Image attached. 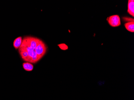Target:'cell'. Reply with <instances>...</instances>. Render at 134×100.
<instances>
[{
	"mask_svg": "<svg viewBox=\"0 0 134 100\" xmlns=\"http://www.w3.org/2000/svg\"><path fill=\"white\" fill-rule=\"evenodd\" d=\"M47 49L46 44L41 40L35 37L27 36L23 39L18 52L23 61L35 63L44 56Z\"/></svg>",
	"mask_w": 134,
	"mask_h": 100,
	"instance_id": "obj_1",
	"label": "cell"
},
{
	"mask_svg": "<svg viewBox=\"0 0 134 100\" xmlns=\"http://www.w3.org/2000/svg\"><path fill=\"white\" fill-rule=\"evenodd\" d=\"M107 21L111 27H119L121 25V21L118 15H113L107 18Z\"/></svg>",
	"mask_w": 134,
	"mask_h": 100,
	"instance_id": "obj_2",
	"label": "cell"
},
{
	"mask_svg": "<svg viewBox=\"0 0 134 100\" xmlns=\"http://www.w3.org/2000/svg\"><path fill=\"white\" fill-rule=\"evenodd\" d=\"M127 12L132 17L134 16V1L129 0L128 4Z\"/></svg>",
	"mask_w": 134,
	"mask_h": 100,
	"instance_id": "obj_3",
	"label": "cell"
},
{
	"mask_svg": "<svg viewBox=\"0 0 134 100\" xmlns=\"http://www.w3.org/2000/svg\"><path fill=\"white\" fill-rule=\"evenodd\" d=\"M22 42V38L21 37H19L15 39L13 41V45L15 49H18L21 45Z\"/></svg>",
	"mask_w": 134,
	"mask_h": 100,
	"instance_id": "obj_4",
	"label": "cell"
},
{
	"mask_svg": "<svg viewBox=\"0 0 134 100\" xmlns=\"http://www.w3.org/2000/svg\"><path fill=\"white\" fill-rule=\"evenodd\" d=\"M125 28L129 32L133 33L134 32V21L129 22L125 24Z\"/></svg>",
	"mask_w": 134,
	"mask_h": 100,
	"instance_id": "obj_5",
	"label": "cell"
},
{
	"mask_svg": "<svg viewBox=\"0 0 134 100\" xmlns=\"http://www.w3.org/2000/svg\"><path fill=\"white\" fill-rule=\"evenodd\" d=\"M23 68L27 71H32L34 69V65L28 62H24L23 64Z\"/></svg>",
	"mask_w": 134,
	"mask_h": 100,
	"instance_id": "obj_6",
	"label": "cell"
},
{
	"mask_svg": "<svg viewBox=\"0 0 134 100\" xmlns=\"http://www.w3.org/2000/svg\"><path fill=\"white\" fill-rule=\"evenodd\" d=\"M58 46L60 47V49L62 50H66L68 49V46L64 44H62L59 45Z\"/></svg>",
	"mask_w": 134,
	"mask_h": 100,
	"instance_id": "obj_7",
	"label": "cell"
}]
</instances>
